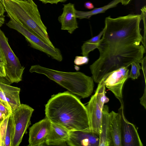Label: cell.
Returning <instances> with one entry per match:
<instances>
[{
	"instance_id": "8",
	"label": "cell",
	"mask_w": 146,
	"mask_h": 146,
	"mask_svg": "<svg viewBox=\"0 0 146 146\" xmlns=\"http://www.w3.org/2000/svg\"><path fill=\"white\" fill-rule=\"evenodd\" d=\"M34 109L28 105L21 104L12 113L14 132L11 146H18L31 124V119Z\"/></svg>"
},
{
	"instance_id": "33",
	"label": "cell",
	"mask_w": 146,
	"mask_h": 146,
	"mask_svg": "<svg viewBox=\"0 0 146 146\" xmlns=\"http://www.w3.org/2000/svg\"><path fill=\"white\" fill-rule=\"evenodd\" d=\"M5 16H0V27L4 24L5 21Z\"/></svg>"
},
{
	"instance_id": "13",
	"label": "cell",
	"mask_w": 146,
	"mask_h": 146,
	"mask_svg": "<svg viewBox=\"0 0 146 146\" xmlns=\"http://www.w3.org/2000/svg\"><path fill=\"white\" fill-rule=\"evenodd\" d=\"M66 143L70 146H99V135L91 131H70Z\"/></svg>"
},
{
	"instance_id": "15",
	"label": "cell",
	"mask_w": 146,
	"mask_h": 146,
	"mask_svg": "<svg viewBox=\"0 0 146 146\" xmlns=\"http://www.w3.org/2000/svg\"><path fill=\"white\" fill-rule=\"evenodd\" d=\"M69 136V131L61 126L51 123L46 145L66 146Z\"/></svg>"
},
{
	"instance_id": "24",
	"label": "cell",
	"mask_w": 146,
	"mask_h": 146,
	"mask_svg": "<svg viewBox=\"0 0 146 146\" xmlns=\"http://www.w3.org/2000/svg\"><path fill=\"white\" fill-rule=\"evenodd\" d=\"M0 113L3 119H4L11 113L4 106L0 103Z\"/></svg>"
},
{
	"instance_id": "11",
	"label": "cell",
	"mask_w": 146,
	"mask_h": 146,
	"mask_svg": "<svg viewBox=\"0 0 146 146\" xmlns=\"http://www.w3.org/2000/svg\"><path fill=\"white\" fill-rule=\"evenodd\" d=\"M51 123L46 117L33 124L29 128V146L46 145Z\"/></svg>"
},
{
	"instance_id": "27",
	"label": "cell",
	"mask_w": 146,
	"mask_h": 146,
	"mask_svg": "<svg viewBox=\"0 0 146 146\" xmlns=\"http://www.w3.org/2000/svg\"><path fill=\"white\" fill-rule=\"evenodd\" d=\"M146 56L143 58L141 62V69L142 70L144 76L145 84H146Z\"/></svg>"
},
{
	"instance_id": "29",
	"label": "cell",
	"mask_w": 146,
	"mask_h": 146,
	"mask_svg": "<svg viewBox=\"0 0 146 146\" xmlns=\"http://www.w3.org/2000/svg\"><path fill=\"white\" fill-rule=\"evenodd\" d=\"M0 82L7 84L10 85L11 83L8 78L0 74Z\"/></svg>"
},
{
	"instance_id": "30",
	"label": "cell",
	"mask_w": 146,
	"mask_h": 146,
	"mask_svg": "<svg viewBox=\"0 0 146 146\" xmlns=\"http://www.w3.org/2000/svg\"><path fill=\"white\" fill-rule=\"evenodd\" d=\"M0 74L5 77H6L5 66L0 62Z\"/></svg>"
},
{
	"instance_id": "18",
	"label": "cell",
	"mask_w": 146,
	"mask_h": 146,
	"mask_svg": "<svg viewBox=\"0 0 146 146\" xmlns=\"http://www.w3.org/2000/svg\"><path fill=\"white\" fill-rule=\"evenodd\" d=\"M120 2V0H113L108 4L101 7L96 8L88 11H83L75 10V13L76 18L81 19H89L93 15L100 13H105L106 11L111 8L115 7Z\"/></svg>"
},
{
	"instance_id": "22",
	"label": "cell",
	"mask_w": 146,
	"mask_h": 146,
	"mask_svg": "<svg viewBox=\"0 0 146 146\" xmlns=\"http://www.w3.org/2000/svg\"><path fill=\"white\" fill-rule=\"evenodd\" d=\"M141 15L142 19L143 20L144 27V33L143 37L142 43L146 49V6H145L141 9Z\"/></svg>"
},
{
	"instance_id": "1",
	"label": "cell",
	"mask_w": 146,
	"mask_h": 146,
	"mask_svg": "<svg viewBox=\"0 0 146 146\" xmlns=\"http://www.w3.org/2000/svg\"><path fill=\"white\" fill-rule=\"evenodd\" d=\"M141 15L129 14L106 18L104 31L97 48L100 56L90 66L94 81L98 83L107 74L133 62L141 63L145 52L140 32Z\"/></svg>"
},
{
	"instance_id": "28",
	"label": "cell",
	"mask_w": 146,
	"mask_h": 146,
	"mask_svg": "<svg viewBox=\"0 0 146 146\" xmlns=\"http://www.w3.org/2000/svg\"><path fill=\"white\" fill-rule=\"evenodd\" d=\"M0 62L4 66H5L6 64V61L2 49V48L0 45Z\"/></svg>"
},
{
	"instance_id": "23",
	"label": "cell",
	"mask_w": 146,
	"mask_h": 146,
	"mask_svg": "<svg viewBox=\"0 0 146 146\" xmlns=\"http://www.w3.org/2000/svg\"><path fill=\"white\" fill-rule=\"evenodd\" d=\"M89 60L88 56H76L74 60V63L76 65L81 66L88 64Z\"/></svg>"
},
{
	"instance_id": "16",
	"label": "cell",
	"mask_w": 146,
	"mask_h": 146,
	"mask_svg": "<svg viewBox=\"0 0 146 146\" xmlns=\"http://www.w3.org/2000/svg\"><path fill=\"white\" fill-rule=\"evenodd\" d=\"M109 108L104 105L102 110L101 132L99 135V146H112L110 130Z\"/></svg>"
},
{
	"instance_id": "12",
	"label": "cell",
	"mask_w": 146,
	"mask_h": 146,
	"mask_svg": "<svg viewBox=\"0 0 146 146\" xmlns=\"http://www.w3.org/2000/svg\"><path fill=\"white\" fill-rule=\"evenodd\" d=\"M21 89L0 82V103L11 113L21 105Z\"/></svg>"
},
{
	"instance_id": "36",
	"label": "cell",
	"mask_w": 146,
	"mask_h": 146,
	"mask_svg": "<svg viewBox=\"0 0 146 146\" xmlns=\"http://www.w3.org/2000/svg\"><path fill=\"white\" fill-rule=\"evenodd\" d=\"M3 119L0 113V122H1Z\"/></svg>"
},
{
	"instance_id": "32",
	"label": "cell",
	"mask_w": 146,
	"mask_h": 146,
	"mask_svg": "<svg viewBox=\"0 0 146 146\" xmlns=\"http://www.w3.org/2000/svg\"><path fill=\"white\" fill-rule=\"evenodd\" d=\"M5 12L4 7L2 3L0 1V16L4 15V14Z\"/></svg>"
},
{
	"instance_id": "14",
	"label": "cell",
	"mask_w": 146,
	"mask_h": 146,
	"mask_svg": "<svg viewBox=\"0 0 146 146\" xmlns=\"http://www.w3.org/2000/svg\"><path fill=\"white\" fill-rule=\"evenodd\" d=\"M63 5L62 13L58 20L61 24V29L67 30L71 34L78 28L74 5L69 3Z\"/></svg>"
},
{
	"instance_id": "34",
	"label": "cell",
	"mask_w": 146,
	"mask_h": 146,
	"mask_svg": "<svg viewBox=\"0 0 146 146\" xmlns=\"http://www.w3.org/2000/svg\"><path fill=\"white\" fill-rule=\"evenodd\" d=\"M122 5H126L128 4L131 0H120Z\"/></svg>"
},
{
	"instance_id": "4",
	"label": "cell",
	"mask_w": 146,
	"mask_h": 146,
	"mask_svg": "<svg viewBox=\"0 0 146 146\" xmlns=\"http://www.w3.org/2000/svg\"><path fill=\"white\" fill-rule=\"evenodd\" d=\"M29 71L31 73L45 75L70 93L83 98L89 97L93 92L94 81L92 78L80 72H62L38 64L31 66Z\"/></svg>"
},
{
	"instance_id": "17",
	"label": "cell",
	"mask_w": 146,
	"mask_h": 146,
	"mask_svg": "<svg viewBox=\"0 0 146 146\" xmlns=\"http://www.w3.org/2000/svg\"><path fill=\"white\" fill-rule=\"evenodd\" d=\"M110 130L112 146H122L120 116L119 113L112 111L109 113Z\"/></svg>"
},
{
	"instance_id": "25",
	"label": "cell",
	"mask_w": 146,
	"mask_h": 146,
	"mask_svg": "<svg viewBox=\"0 0 146 146\" xmlns=\"http://www.w3.org/2000/svg\"><path fill=\"white\" fill-rule=\"evenodd\" d=\"M41 1L43 3L45 4L48 3L51 4H57L59 2H64L67 0H38Z\"/></svg>"
},
{
	"instance_id": "10",
	"label": "cell",
	"mask_w": 146,
	"mask_h": 146,
	"mask_svg": "<svg viewBox=\"0 0 146 146\" xmlns=\"http://www.w3.org/2000/svg\"><path fill=\"white\" fill-rule=\"evenodd\" d=\"M123 108V104L121 105L118 112L120 118L122 146H143L135 126L125 117Z\"/></svg>"
},
{
	"instance_id": "35",
	"label": "cell",
	"mask_w": 146,
	"mask_h": 146,
	"mask_svg": "<svg viewBox=\"0 0 146 146\" xmlns=\"http://www.w3.org/2000/svg\"><path fill=\"white\" fill-rule=\"evenodd\" d=\"M74 66L75 68L76 69V70H79L80 68L78 66H77L76 65H75Z\"/></svg>"
},
{
	"instance_id": "26",
	"label": "cell",
	"mask_w": 146,
	"mask_h": 146,
	"mask_svg": "<svg viewBox=\"0 0 146 146\" xmlns=\"http://www.w3.org/2000/svg\"><path fill=\"white\" fill-rule=\"evenodd\" d=\"M146 86L145 85L144 93L140 99V103L146 109Z\"/></svg>"
},
{
	"instance_id": "3",
	"label": "cell",
	"mask_w": 146,
	"mask_h": 146,
	"mask_svg": "<svg viewBox=\"0 0 146 146\" xmlns=\"http://www.w3.org/2000/svg\"><path fill=\"white\" fill-rule=\"evenodd\" d=\"M0 1L10 18L20 23L44 42L56 48L49 38L37 6L33 0H0Z\"/></svg>"
},
{
	"instance_id": "7",
	"label": "cell",
	"mask_w": 146,
	"mask_h": 146,
	"mask_svg": "<svg viewBox=\"0 0 146 146\" xmlns=\"http://www.w3.org/2000/svg\"><path fill=\"white\" fill-rule=\"evenodd\" d=\"M6 25L22 35L31 47L43 52L59 62L62 60V56L59 49L54 48L44 42L20 23L10 18Z\"/></svg>"
},
{
	"instance_id": "9",
	"label": "cell",
	"mask_w": 146,
	"mask_h": 146,
	"mask_svg": "<svg viewBox=\"0 0 146 146\" xmlns=\"http://www.w3.org/2000/svg\"><path fill=\"white\" fill-rule=\"evenodd\" d=\"M129 72L128 67H123L107 74L102 78L105 86L113 93L121 105L123 104L122 90L129 78Z\"/></svg>"
},
{
	"instance_id": "6",
	"label": "cell",
	"mask_w": 146,
	"mask_h": 146,
	"mask_svg": "<svg viewBox=\"0 0 146 146\" xmlns=\"http://www.w3.org/2000/svg\"><path fill=\"white\" fill-rule=\"evenodd\" d=\"M8 41V38L0 29V45L6 61L5 66L6 75L11 84L18 83L22 80L25 68L21 65Z\"/></svg>"
},
{
	"instance_id": "31",
	"label": "cell",
	"mask_w": 146,
	"mask_h": 146,
	"mask_svg": "<svg viewBox=\"0 0 146 146\" xmlns=\"http://www.w3.org/2000/svg\"><path fill=\"white\" fill-rule=\"evenodd\" d=\"M84 6L85 8L90 9H92L94 7L93 4L89 1L85 2L84 4Z\"/></svg>"
},
{
	"instance_id": "21",
	"label": "cell",
	"mask_w": 146,
	"mask_h": 146,
	"mask_svg": "<svg viewBox=\"0 0 146 146\" xmlns=\"http://www.w3.org/2000/svg\"><path fill=\"white\" fill-rule=\"evenodd\" d=\"M131 65V69L129 74V78L135 80L137 79L140 76V70L141 69V67L138 62H133Z\"/></svg>"
},
{
	"instance_id": "19",
	"label": "cell",
	"mask_w": 146,
	"mask_h": 146,
	"mask_svg": "<svg viewBox=\"0 0 146 146\" xmlns=\"http://www.w3.org/2000/svg\"><path fill=\"white\" fill-rule=\"evenodd\" d=\"M11 113L6 116L0 122V146H5V140L9 119Z\"/></svg>"
},
{
	"instance_id": "20",
	"label": "cell",
	"mask_w": 146,
	"mask_h": 146,
	"mask_svg": "<svg viewBox=\"0 0 146 146\" xmlns=\"http://www.w3.org/2000/svg\"><path fill=\"white\" fill-rule=\"evenodd\" d=\"M99 43H93L85 42L81 46V54L83 56H88L89 53L98 47Z\"/></svg>"
},
{
	"instance_id": "5",
	"label": "cell",
	"mask_w": 146,
	"mask_h": 146,
	"mask_svg": "<svg viewBox=\"0 0 146 146\" xmlns=\"http://www.w3.org/2000/svg\"><path fill=\"white\" fill-rule=\"evenodd\" d=\"M95 94L86 106L91 131L99 135L101 132L102 110L109 99L106 96V87L102 79L98 83Z\"/></svg>"
},
{
	"instance_id": "2",
	"label": "cell",
	"mask_w": 146,
	"mask_h": 146,
	"mask_svg": "<svg viewBox=\"0 0 146 146\" xmlns=\"http://www.w3.org/2000/svg\"><path fill=\"white\" fill-rule=\"evenodd\" d=\"M45 112L51 123L69 131H91L86 106L68 91L52 96L45 105Z\"/></svg>"
}]
</instances>
